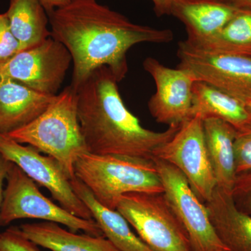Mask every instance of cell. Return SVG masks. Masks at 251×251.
Returning <instances> with one entry per match:
<instances>
[{"label":"cell","mask_w":251,"mask_h":251,"mask_svg":"<svg viewBox=\"0 0 251 251\" xmlns=\"http://www.w3.org/2000/svg\"><path fill=\"white\" fill-rule=\"evenodd\" d=\"M177 0H151L153 11L158 17L171 16L173 5Z\"/></svg>","instance_id":"cell-26"},{"label":"cell","mask_w":251,"mask_h":251,"mask_svg":"<svg viewBox=\"0 0 251 251\" xmlns=\"http://www.w3.org/2000/svg\"><path fill=\"white\" fill-rule=\"evenodd\" d=\"M205 205L216 234L229 251H251V215L237 207L232 194L216 187Z\"/></svg>","instance_id":"cell-15"},{"label":"cell","mask_w":251,"mask_h":251,"mask_svg":"<svg viewBox=\"0 0 251 251\" xmlns=\"http://www.w3.org/2000/svg\"><path fill=\"white\" fill-rule=\"evenodd\" d=\"M186 43L200 50L251 57V10L239 9L217 34L201 42Z\"/></svg>","instance_id":"cell-21"},{"label":"cell","mask_w":251,"mask_h":251,"mask_svg":"<svg viewBox=\"0 0 251 251\" xmlns=\"http://www.w3.org/2000/svg\"><path fill=\"white\" fill-rule=\"evenodd\" d=\"M74 172L97 202L112 210L126 193H164L152 160L87 153L77 159Z\"/></svg>","instance_id":"cell-4"},{"label":"cell","mask_w":251,"mask_h":251,"mask_svg":"<svg viewBox=\"0 0 251 251\" xmlns=\"http://www.w3.org/2000/svg\"><path fill=\"white\" fill-rule=\"evenodd\" d=\"M153 158L179 170L201 202L210 201L216 181L206 149L203 120L199 115L183 123L171 140L157 149Z\"/></svg>","instance_id":"cell-8"},{"label":"cell","mask_w":251,"mask_h":251,"mask_svg":"<svg viewBox=\"0 0 251 251\" xmlns=\"http://www.w3.org/2000/svg\"><path fill=\"white\" fill-rule=\"evenodd\" d=\"M239 10L217 0H177L171 16L184 24L185 41L194 44L217 34Z\"/></svg>","instance_id":"cell-14"},{"label":"cell","mask_w":251,"mask_h":251,"mask_svg":"<svg viewBox=\"0 0 251 251\" xmlns=\"http://www.w3.org/2000/svg\"><path fill=\"white\" fill-rule=\"evenodd\" d=\"M237 9L251 10V0H217Z\"/></svg>","instance_id":"cell-28"},{"label":"cell","mask_w":251,"mask_h":251,"mask_svg":"<svg viewBox=\"0 0 251 251\" xmlns=\"http://www.w3.org/2000/svg\"><path fill=\"white\" fill-rule=\"evenodd\" d=\"M5 14L19 42L20 50L30 49L50 37L49 15L40 0H10Z\"/></svg>","instance_id":"cell-20"},{"label":"cell","mask_w":251,"mask_h":251,"mask_svg":"<svg viewBox=\"0 0 251 251\" xmlns=\"http://www.w3.org/2000/svg\"><path fill=\"white\" fill-rule=\"evenodd\" d=\"M51 36L72 56V85L75 90L96 69L106 67L118 82L128 73L126 54L142 43L166 44L171 29L135 24L97 0H71L48 13Z\"/></svg>","instance_id":"cell-1"},{"label":"cell","mask_w":251,"mask_h":251,"mask_svg":"<svg viewBox=\"0 0 251 251\" xmlns=\"http://www.w3.org/2000/svg\"><path fill=\"white\" fill-rule=\"evenodd\" d=\"M203 128L216 187L232 194L237 177L234 143L237 130L227 122L216 118L203 120Z\"/></svg>","instance_id":"cell-16"},{"label":"cell","mask_w":251,"mask_h":251,"mask_svg":"<svg viewBox=\"0 0 251 251\" xmlns=\"http://www.w3.org/2000/svg\"><path fill=\"white\" fill-rule=\"evenodd\" d=\"M0 154L19 167L39 186L50 191L59 205L84 219H93L85 202L74 192L71 179L57 160L44 156L30 145H24L0 133Z\"/></svg>","instance_id":"cell-10"},{"label":"cell","mask_w":251,"mask_h":251,"mask_svg":"<svg viewBox=\"0 0 251 251\" xmlns=\"http://www.w3.org/2000/svg\"><path fill=\"white\" fill-rule=\"evenodd\" d=\"M232 196L237 207L251 215V172L237 175Z\"/></svg>","instance_id":"cell-25"},{"label":"cell","mask_w":251,"mask_h":251,"mask_svg":"<svg viewBox=\"0 0 251 251\" xmlns=\"http://www.w3.org/2000/svg\"><path fill=\"white\" fill-rule=\"evenodd\" d=\"M74 192L85 202L103 235L120 251H155L130 229L129 224L117 210L108 209L97 202L82 181L71 179Z\"/></svg>","instance_id":"cell-18"},{"label":"cell","mask_w":251,"mask_h":251,"mask_svg":"<svg viewBox=\"0 0 251 251\" xmlns=\"http://www.w3.org/2000/svg\"><path fill=\"white\" fill-rule=\"evenodd\" d=\"M20 44L10 28L6 14H0V67L20 52Z\"/></svg>","instance_id":"cell-24"},{"label":"cell","mask_w":251,"mask_h":251,"mask_svg":"<svg viewBox=\"0 0 251 251\" xmlns=\"http://www.w3.org/2000/svg\"><path fill=\"white\" fill-rule=\"evenodd\" d=\"M143 67L156 85L148 102L155 120L170 126H181L193 117L194 77L185 69L166 67L153 57L145 59Z\"/></svg>","instance_id":"cell-12"},{"label":"cell","mask_w":251,"mask_h":251,"mask_svg":"<svg viewBox=\"0 0 251 251\" xmlns=\"http://www.w3.org/2000/svg\"><path fill=\"white\" fill-rule=\"evenodd\" d=\"M246 106H247L248 110H249V112L251 114V101L249 102V103L246 105Z\"/></svg>","instance_id":"cell-30"},{"label":"cell","mask_w":251,"mask_h":251,"mask_svg":"<svg viewBox=\"0 0 251 251\" xmlns=\"http://www.w3.org/2000/svg\"><path fill=\"white\" fill-rule=\"evenodd\" d=\"M178 68L247 105L251 101V57L213 53L194 49L186 41L178 45Z\"/></svg>","instance_id":"cell-9"},{"label":"cell","mask_w":251,"mask_h":251,"mask_svg":"<svg viewBox=\"0 0 251 251\" xmlns=\"http://www.w3.org/2000/svg\"><path fill=\"white\" fill-rule=\"evenodd\" d=\"M71 0H40L47 13L68 4Z\"/></svg>","instance_id":"cell-29"},{"label":"cell","mask_w":251,"mask_h":251,"mask_svg":"<svg viewBox=\"0 0 251 251\" xmlns=\"http://www.w3.org/2000/svg\"><path fill=\"white\" fill-rule=\"evenodd\" d=\"M164 194L187 234L193 251H229L211 224L207 208L186 176L168 162L153 158Z\"/></svg>","instance_id":"cell-7"},{"label":"cell","mask_w":251,"mask_h":251,"mask_svg":"<svg viewBox=\"0 0 251 251\" xmlns=\"http://www.w3.org/2000/svg\"><path fill=\"white\" fill-rule=\"evenodd\" d=\"M55 96L0 77V133L9 134L29 125L45 111Z\"/></svg>","instance_id":"cell-13"},{"label":"cell","mask_w":251,"mask_h":251,"mask_svg":"<svg viewBox=\"0 0 251 251\" xmlns=\"http://www.w3.org/2000/svg\"><path fill=\"white\" fill-rule=\"evenodd\" d=\"M234 150L236 174L251 172V129L237 132Z\"/></svg>","instance_id":"cell-23"},{"label":"cell","mask_w":251,"mask_h":251,"mask_svg":"<svg viewBox=\"0 0 251 251\" xmlns=\"http://www.w3.org/2000/svg\"><path fill=\"white\" fill-rule=\"evenodd\" d=\"M72 63L67 48L50 36L18 52L0 67V77H8L41 93L55 96Z\"/></svg>","instance_id":"cell-11"},{"label":"cell","mask_w":251,"mask_h":251,"mask_svg":"<svg viewBox=\"0 0 251 251\" xmlns=\"http://www.w3.org/2000/svg\"><path fill=\"white\" fill-rule=\"evenodd\" d=\"M6 135L57 160L70 179L75 177L77 159L89 153L77 116V90L72 85L34 121Z\"/></svg>","instance_id":"cell-3"},{"label":"cell","mask_w":251,"mask_h":251,"mask_svg":"<svg viewBox=\"0 0 251 251\" xmlns=\"http://www.w3.org/2000/svg\"><path fill=\"white\" fill-rule=\"evenodd\" d=\"M116 77L106 67L96 69L77 88V116L89 153L152 160L157 149L181 126L147 129L126 107Z\"/></svg>","instance_id":"cell-2"},{"label":"cell","mask_w":251,"mask_h":251,"mask_svg":"<svg viewBox=\"0 0 251 251\" xmlns=\"http://www.w3.org/2000/svg\"><path fill=\"white\" fill-rule=\"evenodd\" d=\"M216 118L232 126L237 132L251 129V114L245 104L204 82L193 87V117Z\"/></svg>","instance_id":"cell-19"},{"label":"cell","mask_w":251,"mask_h":251,"mask_svg":"<svg viewBox=\"0 0 251 251\" xmlns=\"http://www.w3.org/2000/svg\"><path fill=\"white\" fill-rule=\"evenodd\" d=\"M20 228L31 242L51 251H120L104 235L76 234L57 223L25 224Z\"/></svg>","instance_id":"cell-17"},{"label":"cell","mask_w":251,"mask_h":251,"mask_svg":"<svg viewBox=\"0 0 251 251\" xmlns=\"http://www.w3.org/2000/svg\"><path fill=\"white\" fill-rule=\"evenodd\" d=\"M11 162L8 161L4 156L0 154V212L4 194V183L6 181V175L11 166Z\"/></svg>","instance_id":"cell-27"},{"label":"cell","mask_w":251,"mask_h":251,"mask_svg":"<svg viewBox=\"0 0 251 251\" xmlns=\"http://www.w3.org/2000/svg\"><path fill=\"white\" fill-rule=\"evenodd\" d=\"M31 219L57 223L73 232L82 230L94 236L103 235L94 219H84L71 214L44 196L36 182L11 163L6 177L0 212V226L16 220Z\"/></svg>","instance_id":"cell-6"},{"label":"cell","mask_w":251,"mask_h":251,"mask_svg":"<svg viewBox=\"0 0 251 251\" xmlns=\"http://www.w3.org/2000/svg\"><path fill=\"white\" fill-rule=\"evenodd\" d=\"M0 251H41L18 227H10L0 232Z\"/></svg>","instance_id":"cell-22"},{"label":"cell","mask_w":251,"mask_h":251,"mask_svg":"<svg viewBox=\"0 0 251 251\" xmlns=\"http://www.w3.org/2000/svg\"><path fill=\"white\" fill-rule=\"evenodd\" d=\"M116 210L155 251H193L187 234L164 193H128Z\"/></svg>","instance_id":"cell-5"}]
</instances>
